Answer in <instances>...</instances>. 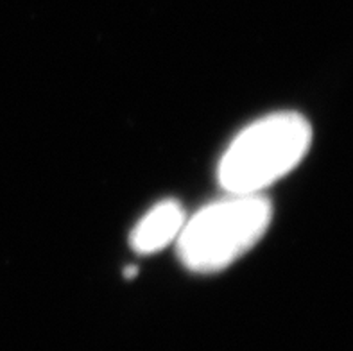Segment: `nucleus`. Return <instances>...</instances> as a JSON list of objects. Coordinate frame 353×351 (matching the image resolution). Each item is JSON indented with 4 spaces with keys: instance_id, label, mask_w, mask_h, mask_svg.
I'll return each instance as SVG.
<instances>
[{
    "instance_id": "nucleus-1",
    "label": "nucleus",
    "mask_w": 353,
    "mask_h": 351,
    "mask_svg": "<svg viewBox=\"0 0 353 351\" xmlns=\"http://www.w3.org/2000/svg\"><path fill=\"white\" fill-rule=\"evenodd\" d=\"M310 143L312 126L301 113L265 115L230 142L217 179L228 194H262L303 161Z\"/></svg>"
},
{
    "instance_id": "nucleus-2",
    "label": "nucleus",
    "mask_w": 353,
    "mask_h": 351,
    "mask_svg": "<svg viewBox=\"0 0 353 351\" xmlns=\"http://www.w3.org/2000/svg\"><path fill=\"white\" fill-rule=\"evenodd\" d=\"M273 205L262 194H228L185 221L178 257L188 271H224L246 254L268 232Z\"/></svg>"
},
{
    "instance_id": "nucleus-3",
    "label": "nucleus",
    "mask_w": 353,
    "mask_h": 351,
    "mask_svg": "<svg viewBox=\"0 0 353 351\" xmlns=\"http://www.w3.org/2000/svg\"><path fill=\"white\" fill-rule=\"evenodd\" d=\"M185 221L187 214L179 201H160L133 228L130 237L131 248L139 254L158 253L178 240Z\"/></svg>"
},
{
    "instance_id": "nucleus-4",
    "label": "nucleus",
    "mask_w": 353,
    "mask_h": 351,
    "mask_svg": "<svg viewBox=\"0 0 353 351\" xmlns=\"http://www.w3.org/2000/svg\"><path fill=\"white\" fill-rule=\"evenodd\" d=\"M137 271H139V269H137V267H134V265L125 267V269H124V276H125V278H128V280H130V278H134V276H137Z\"/></svg>"
}]
</instances>
